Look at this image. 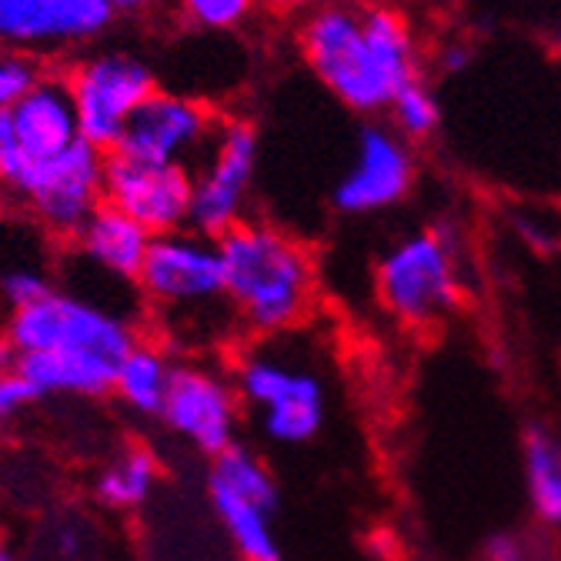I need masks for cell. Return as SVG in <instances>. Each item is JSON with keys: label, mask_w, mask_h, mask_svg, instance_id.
Segmentation results:
<instances>
[{"label": "cell", "mask_w": 561, "mask_h": 561, "mask_svg": "<svg viewBox=\"0 0 561 561\" xmlns=\"http://www.w3.org/2000/svg\"><path fill=\"white\" fill-rule=\"evenodd\" d=\"M231 314L254 334L274 337L298 328L318 295L311 251L267 221H244L218 238Z\"/></svg>", "instance_id": "6da1fadb"}, {"label": "cell", "mask_w": 561, "mask_h": 561, "mask_svg": "<svg viewBox=\"0 0 561 561\" xmlns=\"http://www.w3.org/2000/svg\"><path fill=\"white\" fill-rule=\"evenodd\" d=\"M234 388L241 401L257 414L264 438L274 445H308L324 428V381L291 358L271 355V351H251L238 362Z\"/></svg>", "instance_id": "277c9868"}, {"label": "cell", "mask_w": 561, "mask_h": 561, "mask_svg": "<svg viewBox=\"0 0 561 561\" xmlns=\"http://www.w3.org/2000/svg\"><path fill=\"white\" fill-rule=\"evenodd\" d=\"M468 64H471V50L468 47L451 44V47L442 50V70H445V75H461V70H468Z\"/></svg>", "instance_id": "1f68e13d"}, {"label": "cell", "mask_w": 561, "mask_h": 561, "mask_svg": "<svg viewBox=\"0 0 561 561\" xmlns=\"http://www.w3.org/2000/svg\"><path fill=\"white\" fill-rule=\"evenodd\" d=\"M161 0H111V11L114 21H137V18H148Z\"/></svg>", "instance_id": "f546056e"}, {"label": "cell", "mask_w": 561, "mask_h": 561, "mask_svg": "<svg viewBox=\"0 0 561 561\" xmlns=\"http://www.w3.org/2000/svg\"><path fill=\"white\" fill-rule=\"evenodd\" d=\"M254 174H257V130H254V124H248L241 117L221 121L201 171L194 174L187 228L218 241L231 228L244 225Z\"/></svg>", "instance_id": "9c48e42d"}, {"label": "cell", "mask_w": 561, "mask_h": 561, "mask_svg": "<svg viewBox=\"0 0 561 561\" xmlns=\"http://www.w3.org/2000/svg\"><path fill=\"white\" fill-rule=\"evenodd\" d=\"M554 50H558V57H561V27L554 31Z\"/></svg>", "instance_id": "d590c367"}, {"label": "cell", "mask_w": 561, "mask_h": 561, "mask_svg": "<svg viewBox=\"0 0 561 561\" xmlns=\"http://www.w3.org/2000/svg\"><path fill=\"white\" fill-rule=\"evenodd\" d=\"M0 561H18L14 551H11V545H8L4 538H0Z\"/></svg>", "instance_id": "e575fe53"}, {"label": "cell", "mask_w": 561, "mask_h": 561, "mask_svg": "<svg viewBox=\"0 0 561 561\" xmlns=\"http://www.w3.org/2000/svg\"><path fill=\"white\" fill-rule=\"evenodd\" d=\"M378 305L404 328H432L461 298L458 248L448 228H421L398 238L375 264Z\"/></svg>", "instance_id": "7a4b0ae2"}, {"label": "cell", "mask_w": 561, "mask_h": 561, "mask_svg": "<svg viewBox=\"0 0 561 561\" xmlns=\"http://www.w3.org/2000/svg\"><path fill=\"white\" fill-rule=\"evenodd\" d=\"M301 54L311 75L355 114H378L391 107L394 91L368 47L362 11L324 4L301 24Z\"/></svg>", "instance_id": "3957f363"}, {"label": "cell", "mask_w": 561, "mask_h": 561, "mask_svg": "<svg viewBox=\"0 0 561 561\" xmlns=\"http://www.w3.org/2000/svg\"><path fill=\"white\" fill-rule=\"evenodd\" d=\"M18 355H21V351L8 337H0V375H8V371L18 368Z\"/></svg>", "instance_id": "d6a6232c"}, {"label": "cell", "mask_w": 561, "mask_h": 561, "mask_svg": "<svg viewBox=\"0 0 561 561\" xmlns=\"http://www.w3.org/2000/svg\"><path fill=\"white\" fill-rule=\"evenodd\" d=\"M78 107L81 137L101 151H114L134 111L158 91L154 70L130 50H98L70 60L64 70Z\"/></svg>", "instance_id": "ba28073f"}, {"label": "cell", "mask_w": 561, "mask_h": 561, "mask_svg": "<svg viewBox=\"0 0 561 561\" xmlns=\"http://www.w3.org/2000/svg\"><path fill=\"white\" fill-rule=\"evenodd\" d=\"M522 474L535 518L548 528H561V438L531 425L522 442Z\"/></svg>", "instance_id": "ffe728a7"}, {"label": "cell", "mask_w": 561, "mask_h": 561, "mask_svg": "<svg viewBox=\"0 0 561 561\" xmlns=\"http://www.w3.org/2000/svg\"><path fill=\"white\" fill-rule=\"evenodd\" d=\"M414 187V154L408 140L368 121L358 134L351 168L331 187V204L344 218H368L401 204Z\"/></svg>", "instance_id": "7c38bea8"}, {"label": "cell", "mask_w": 561, "mask_h": 561, "mask_svg": "<svg viewBox=\"0 0 561 561\" xmlns=\"http://www.w3.org/2000/svg\"><path fill=\"white\" fill-rule=\"evenodd\" d=\"M261 4H267L277 14H314L328 4V0H261Z\"/></svg>", "instance_id": "4dcf8cb0"}, {"label": "cell", "mask_w": 561, "mask_h": 561, "mask_svg": "<svg viewBox=\"0 0 561 561\" xmlns=\"http://www.w3.org/2000/svg\"><path fill=\"white\" fill-rule=\"evenodd\" d=\"M171 375H174V362L168 358V351L151 341H137L117 365L114 394L134 414L161 417L168 388H171Z\"/></svg>", "instance_id": "d6986e66"}, {"label": "cell", "mask_w": 561, "mask_h": 561, "mask_svg": "<svg viewBox=\"0 0 561 561\" xmlns=\"http://www.w3.org/2000/svg\"><path fill=\"white\" fill-rule=\"evenodd\" d=\"M24 158L44 161L81 140V121L64 70H44L41 81L8 111Z\"/></svg>", "instance_id": "9a60e30c"}, {"label": "cell", "mask_w": 561, "mask_h": 561, "mask_svg": "<svg viewBox=\"0 0 561 561\" xmlns=\"http://www.w3.org/2000/svg\"><path fill=\"white\" fill-rule=\"evenodd\" d=\"M47 70V64L34 54L0 47V114L11 111Z\"/></svg>", "instance_id": "d4e9b609"}, {"label": "cell", "mask_w": 561, "mask_h": 561, "mask_svg": "<svg viewBox=\"0 0 561 561\" xmlns=\"http://www.w3.org/2000/svg\"><path fill=\"white\" fill-rule=\"evenodd\" d=\"M191 191H194V174L187 168L145 164L117 151L107 154L104 204L124 210L127 218L145 225L154 238L187 228Z\"/></svg>", "instance_id": "5bb4252c"}, {"label": "cell", "mask_w": 561, "mask_h": 561, "mask_svg": "<svg viewBox=\"0 0 561 561\" xmlns=\"http://www.w3.org/2000/svg\"><path fill=\"white\" fill-rule=\"evenodd\" d=\"M161 421L194 451L218 458L238 445L241 394L221 368L181 362L174 365Z\"/></svg>", "instance_id": "30bf717a"}, {"label": "cell", "mask_w": 561, "mask_h": 561, "mask_svg": "<svg viewBox=\"0 0 561 561\" xmlns=\"http://www.w3.org/2000/svg\"><path fill=\"white\" fill-rule=\"evenodd\" d=\"M104 164L107 151L81 137L67 151L27 164L11 197L27 207L31 221L44 234L57 241H75L94 210L104 204Z\"/></svg>", "instance_id": "8992f818"}, {"label": "cell", "mask_w": 561, "mask_h": 561, "mask_svg": "<svg viewBox=\"0 0 561 561\" xmlns=\"http://www.w3.org/2000/svg\"><path fill=\"white\" fill-rule=\"evenodd\" d=\"M44 394L21 375V371H8L0 375V425H8L18 414H24L34 401H41Z\"/></svg>", "instance_id": "83f0119b"}, {"label": "cell", "mask_w": 561, "mask_h": 561, "mask_svg": "<svg viewBox=\"0 0 561 561\" xmlns=\"http://www.w3.org/2000/svg\"><path fill=\"white\" fill-rule=\"evenodd\" d=\"M8 197H11V194H8L4 187H0V225H4V218H8Z\"/></svg>", "instance_id": "836d02e7"}, {"label": "cell", "mask_w": 561, "mask_h": 561, "mask_svg": "<svg viewBox=\"0 0 561 561\" xmlns=\"http://www.w3.org/2000/svg\"><path fill=\"white\" fill-rule=\"evenodd\" d=\"M137 288L158 314L171 321H191L215 314V308H231L218 241L191 228L158 234L151 241L148 261L137 274Z\"/></svg>", "instance_id": "5b68a950"}, {"label": "cell", "mask_w": 561, "mask_h": 561, "mask_svg": "<svg viewBox=\"0 0 561 561\" xmlns=\"http://www.w3.org/2000/svg\"><path fill=\"white\" fill-rule=\"evenodd\" d=\"M161 481V465L148 448H127L107 461L94 478V495L111 512H134L145 505Z\"/></svg>", "instance_id": "7402d4cb"}, {"label": "cell", "mask_w": 561, "mask_h": 561, "mask_svg": "<svg viewBox=\"0 0 561 561\" xmlns=\"http://www.w3.org/2000/svg\"><path fill=\"white\" fill-rule=\"evenodd\" d=\"M254 4L257 0H178V14L201 31H234L251 18Z\"/></svg>", "instance_id": "cb8c5ba5"}, {"label": "cell", "mask_w": 561, "mask_h": 561, "mask_svg": "<svg viewBox=\"0 0 561 561\" xmlns=\"http://www.w3.org/2000/svg\"><path fill=\"white\" fill-rule=\"evenodd\" d=\"M207 499H210V508H215L221 528L228 531L234 551L244 561H280V545L274 535L277 508L244 499L241 491H234L221 481H210V478H207Z\"/></svg>", "instance_id": "ac0fdd59"}, {"label": "cell", "mask_w": 561, "mask_h": 561, "mask_svg": "<svg viewBox=\"0 0 561 561\" xmlns=\"http://www.w3.org/2000/svg\"><path fill=\"white\" fill-rule=\"evenodd\" d=\"M14 371H21L44 398H101L114 391L117 365L98 355H84V351H24V355H18Z\"/></svg>", "instance_id": "e0dca14e"}, {"label": "cell", "mask_w": 561, "mask_h": 561, "mask_svg": "<svg viewBox=\"0 0 561 561\" xmlns=\"http://www.w3.org/2000/svg\"><path fill=\"white\" fill-rule=\"evenodd\" d=\"M4 337L21 355L24 351H84L114 365H121V358L140 341L127 318L70 291H50L44 301L11 311Z\"/></svg>", "instance_id": "52a82bcc"}, {"label": "cell", "mask_w": 561, "mask_h": 561, "mask_svg": "<svg viewBox=\"0 0 561 561\" xmlns=\"http://www.w3.org/2000/svg\"><path fill=\"white\" fill-rule=\"evenodd\" d=\"M27 158L21 151V140L14 134V124H11V114L4 111L0 114V187H4L8 194L18 187V181L24 178L27 171Z\"/></svg>", "instance_id": "4316f807"}, {"label": "cell", "mask_w": 561, "mask_h": 561, "mask_svg": "<svg viewBox=\"0 0 561 561\" xmlns=\"http://www.w3.org/2000/svg\"><path fill=\"white\" fill-rule=\"evenodd\" d=\"M218 124L221 117L204 101H194L187 94L154 91L134 111L114 151L145 164L187 168L191 158L210 148Z\"/></svg>", "instance_id": "8fae6325"}, {"label": "cell", "mask_w": 561, "mask_h": 561, "mask_svg": "<svg viewBox=\"0 0 561 561\" xmlns=\"http://www.w3.org/2000/svg\"><path fill=\"white\" fill-rule=\"evenodd\" d=\"M111 24V0H0V47L41 60L98 41Z\"/></svg>", "instance_id": "4fadbf2b"}, {"label": "cell", "mask_w": 561, "mask_h": 561, "mask_svg": "<svg viewBox=\"0 0 561 561\" xmlns=\"http://www.w3.org/2000/svg\"><path fill=\"white\" fill-rule=\"evenodd\" d=\"M391 121L398 127V134L404 140H425L438 130L442 124V107H438V98L428 91V84H408L401 88L394 98H391Z\"/></svg>", "instance_id": "603a6c76"}, {"label": "cell", "mask_w": 561, "mask_h": 561, "mask_svg": "<svg viewBox=\"0 0 561 561\" xmlns=\"http://www.w3.org/2000/svg\"><path fill=\"white\" fill-rule=\"evenodd\" d=\"M484 561H528V551L522 538L515 535H495L484 545Z\"/></svg>", "instance_id": "f1b7e54d"}, {"label": "cell", "mask_w": 561, "mask_h": 561, "mask_svg": "<svg viewBox=\"0 0 561 561\" xmlns=\"http://www.w3.org/2000/svg\"><path fill=\"white\" fill-rule=\"evenodd\" d=\"M151 241L154 234L145 225H137L134 218H127L124 210L111 204H101L91 215V221L78 231L75 248L101 274L114 280H134L137 285V274L148 261Z\"/></svg>", "instance_id": "2e32d148"}, {"label": "cell", "mask_w": 561, "mask_h": 561, "mask_svg": "<svg viewBox=\"0 0 561 561\" xmlns=\"http://www.w3.org/2000/svg\"><path fill=\"white\" fill-rule=\"evenodd\" d=\"M50 291H57L54 280L37 264H8L4 271H0V301H4L11 311L37 305Z\"/></svg>", "instance_id": "484cf974"}, {"label": "cell", "mask_w": 561, "mask_h": 561, "mask_svg": "<svg viewBox=\"0 0 561 561\" xmlns=\"http://www.w3.org/2000/svg\"><path fill=\"white\" fill-rule=\"evenodd\" d=\"M362 27H365L368 47L381 67V75L394 94L401 88L421 81V64H417V47H414L411 27L394 8H385V4L365 8Z\"/></svg>", "instance_id": "44dd1931"}]
</instances>
